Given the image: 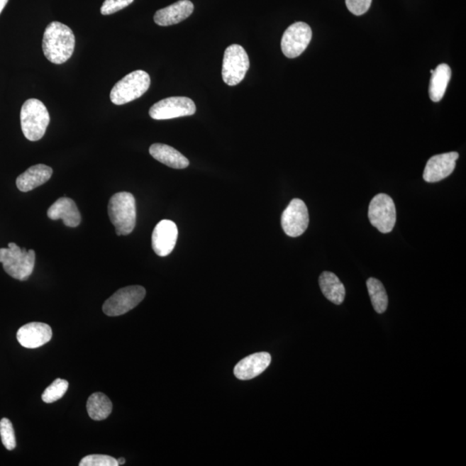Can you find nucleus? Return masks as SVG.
<instances>
[{
    "mask_svg": "<svg viewBox=\"0 0 466 466\" xmlns=\"http://www.w3.org/2000/svg\"><path fill=\"white\" fill-rule=\"evenodd\" d=\"M75 38L69 26L52 22L43 34V50L46 58L54 65H63L74 53Z\"/></svg>",
    "mask_w": 466,
    "mask_h": 466,
    "instance_id": "1",
    "label": "nucleus"
},
{
    "mask_svg": "<svg viewBox=\"0 0 466 466\" xmlns=\"http://www.w3.org/2000/svg\"><path fill=\"white\" fill-rule=\"evenodd\" d=\"M109 215L118 236L133 233L136 226V201L133 194L121 192L113 195L109 203Z\"/></svg>",
    "mask_w": 466,
    "mask_h": 466,
    "instance_id": "2",
    "label": "nucleus"
},
{
    "mask_svg": "<svg viewBox=\"0 0 466 466\" xmlns=\"http://www.w3.org/2000/svg\"><path fill=\"white\" fill-rule=\"evenodd\" d=\"M22 131L30 141H38L46 133L50 118L45 104L37 99H28L20 113Z\"/></svg>",
    "mask_w": 466,
    "mask_h": 466,
    "instance_id": "3",
    "label": "nucleus"
},
{
    "mask_svg": "<svg viewBox=\"0 0 466 466\" xmlns=\"http://www.w3.org/2000/svg\"><path fill=\"white\" fill-rule=\"evenodd\" d=\"M35 253L33 250L21 249L10 243L8 248L0 249V262L10 277L19 281H26L33 272Z\"/></svg>",
    "mask_w": 466,
    "mask_h": 466,
    "instance_id": "4",
    "label": "nucleus"
},
{
    "mask_svg": "<svg viewBox=\"0 0 466 466\" xmlns=\"http://www.w3.org/2000/svg\"><path fill=\"white\" fill-rule=\"evenodd\" d=\"M150 86V77L145 71L137 70L118 82L111 91V101L117 106L125 105L143 96Z\"/></svg>",
    "mask_w": 466,
    "mask_h": 466,
    "instance_id": "5",
    "label": "nucleus"
},
{
    "mask_svg": "<svg viewBox=\"0 0 466 466\" xmlns=\"http://www.w3.org/2000/svg\"><path fill=\"white\" fill-rule=\"evenodd\" d=\"M250 67L248 55L241 45H230L223 59L222 78L226 84L233 87L245 79Z\"/></svg>",
    "mask_w": 466,
    "mask_h": 466,
    "instance_id": "6",
    "label": "nucleus"
},
{
    "mask_svg": "<svg viewBox=\"0 0 466 466\" xmlns=\"http://www.w3.org/2000/svg\"><path fill=\"white\" fill-rule=\"evenodd\" d=\"M146 290L142 286H129L118 289L105 301L103 312L107 316H123L136 308L145 299Z\"/></svg>",
    "mask_w": 466,
    "mask_h": 466,
    "instance_id": "7",
    "label": "nucleus"
},
{
    "mask_svg": "<svg viewBox=\"0 0 466 466\" xmlns=\"http://www.w3.org/2000/svg\"><path fill=\"white\" fill-rule=\"evenodd\" d=\"M369 220L382 233L392 232L396 222L395 203L386 194L376 195L370 203Z\"/></svg>",
    "mask_w": 466,
    "mask_h": 466,
    "instance_id": "8",
    "label": "nucleus"
},
{
    "mask_svg": "<svg viewBox=\"0 0 466 466\" xmlns=\"http://www.w3.org/2000/svg\"><path fill=\"white\" fill-rule=\"evenodd\" d=\"M196 106L187 97H170L155 103L150 107V116L155 121H166L175 118L192 116Z\"/></svg>",
    "mask_w": 466,
    "mask_h": 466,
    "instance_id": "9",
    "label": "nucleus"
},
{
    "mask_svg": "<svg viewBox=\"0 0 466 466\" xmlns=\"http://www.w3.org/2000/svg\"><path fill=\"white\" fill-rule=\"evenodd\" d=\"M312 30L304 22H297L290 26L282 35L281 47L285 57L296 58L308 48L312 39Z\"/></svg>",
    "mask_w": 466,
    "mask_h": 466,
    "instance_id": "10",
    "label": "nucleus"
},
{
    "mask_svg": "<svg viewBox=\"0 0 466 466\" xmlns=\"http://www.w3.org/2000/svg\"><path fill=\"white\" fill-rule=\"evenodd\" d=\"M282 227L289 237L301 236L308 229L309 215L308 207L300 199H294L282 215Z\"/></svg>",
    "mask_w": 466,
    "mask_h": 466,
    "instance_id": "11",
    "label": "nucleus"
},
{
    "mask_svg": "<svg viewBox=\"0 0 466 466\" xmlns=\"http://www.w3.org/2000/svg\"><path fill=\"white\" fill-rule=\"evenodd\" d=\"M459 153H444L433 155L427 162L423 173L424 181L430 183L444 180L449 177L456 168V161Z\"/></svg>",
    "mask_w": 466,
    "mask_h": 466,
    "instance_id": "12",
    "label": "nucleus"
},
{
    "mask_svg": "<svg viewBox=\"0 0 466 466\" xmlns=\"http://www.w3.org/2000/svg\"><path fill=\"white\" fill-rule=\"evenodd\" d=\"M178 238V229L175 223L163 220L155 226L152 233V248L160 257L168 256L173 252Z\"/></svg>",
    "mask_w": 466,
    "mask_h": 466,
    "instance_id": "13",
    "label": "nucleus"
},
{
    "mask_svg": "<svg viewBox=\"0 0 466 466\" xmlns=\"http://www.w3.org/2000/svg\"><path fill=\"white\" fill-rule=\"evenodd\" d=\"M53 333L49 325L42 322H31L20 328L17 333L19 344L23 348L35 349L50 342Z\"/></svg>",
    "mask_w": 466,
    "mask_h": 466,
    "instance_id": "14",
    "label": "nucleus"
},
{
    "mask_svg": "<svg viewBox=\"0 0 466 466\" xmlns=\"http://www.w3.org/2000/svg\"><path fill=\"white\" fill-rule=\"evenodd\" d=\"M272 356L268 353L252 354L238 362L234 368V375L240 380H250L269 367Z\"/></svg>",
    "mask_w": 466,
    "mask_h": 466,
    "instance_id": "15",
    "label": "nucleus"
},
{
    "mask_svg": "<svg viewBox=\"0 0 466 466\" xmlns=\"http://www.w3.org/2000/svg\"><path fill=\"white\" fill-rule=\"evenodd\" d=\"M194 9V4L189 0H180L157 11L154 16V21L160 26L177 25L188 18L193 13Z\"/></svg>",
    "mask_w": 466,
    "mask_h": 466,
    "instance_id": "16",
    "label": "nucleus"
},
{
    "mask_svg": "<svg viewBox=\"0 0 466 466\" xmlns=\"http://www.w3.org/2000/svg\"><path fill=\"white\" fill-rule=\"evenodd\" d=\"M47 214L50 220H62L65 225L69 227H77L82 221L77 204L73 200L67 197L58 199L50 206Z\"/></svg>",
    "mask_w": 466,
    "mask_h": 466,
    "instance_id": "17",
    "label": "nucleus"
},
{
    "mask_svg": "<svg viewBox=\"0 0 466 466\" xmlns=\"http://www.w3.org/2000/svg\"><path fill=\"white\" fill-rule=\"evenodd\" d=\"M52 174L53 170L50 167L45 165H34L19 175L16 184L21 192H29L45 184L50 180Z\"/></svg>",
    "mask_w": 466,
    "mask_h": 466,
    "instance_id": "18",
    "label": "nucleus"
},
{
    "mask_svg": "<svg viewBox=\"0 0 466 466\" xmlns=\"http://www.w3.org/2000/svg\"><path fill=\"white\" fill-rule=\"evenodd\" d=\"M150 154L157 160L172 169H186L189 165V159L185 157L173 147L163 145V143H154L150 146Z\"/></svg>",
    "mask_w": 466,
    "mask_h": 466,
    "instance_id": "19",
    "label": "nucleus"
},
{
    "mask_svg": "<svg viewBox=\"0 0 466 466\" xmlns=\"http://www.w3.org/2000/svg\"><path fill=\"white\" fill-rule=\"evenodd\" d=\"M321 289L325 297L333 304L340 305L345 298V289L335 274L325 272L318 278Z\"/></svg>",
    "mask_w": 466,
    "mask_h": 466,
    "instance_id": "20",
    "label": "nucleus"
},
{
    "mask_svg": "<svg viewBox=\"0 0 466 466\" xmlns=\"http://www.w3.org/2000/svg\"><path fill=\"white\" fill-rule=\"evenodd\" d=\"M451 77V69L444 63L433 70L429 85V96L433 102H439L444 97Z\"/></svg>",
    "mask_w": 466,
    "mask_h": 466,
    "instance_id": "21",
    "label": "nucleus"
},
{
    "mask_svg": "<svg viewBox=\"0 0 466 466\" xmlns=\"http://www.w3.org/2000/svg\"><path fill=\"white\" fill-rule=\"evenodd\" d=\"M87 413L91 420H106L113 411V404L105 394L96 392L91 394L87 402Z\"/></svg>",
    "mask_w": 466,
    "mask_h": 466,
    "instance_id": "22",
    "label": "nucleus"
},
{
    "mask_svg": "<svg viewBox=\"0 0 466 466\" xmlns=\"http://www.w3.org/2000/svg\"><path fill=\"white\" fill-rule=\"evenodd\" d=\"M368 292L374 309L378 314H384L387 310L389 300L387 293L379 280L370 277L367 282Z\"/></svg>",
    "mask_w": 466,
    "mask_h": 466,
    "instance_id": "23",
    "label": "nucleus"
},
{
    "mask_svg": "<svg viewBox=\"0 0 466 466\" xmlns=\"http://www.w3.org/2000/svg\"><path fill=\"white\" fill-rule=\"evenodd\" d=\"M69 389V382L61 378H57L48 387L42 396V399L46 404L57 401L65 395Z\"/></svg>",
    "mask_w": 466,
    "mask_h": 466,
    "instance_id": "24",
    "label": "nucleus"
},
{
    "mask_svg": "<svg viewBox=\"0 0 466 466\" xmlns=\"http://www.w3.org/2000/svg\"><path fill=\"white\" fill-rule=\"evenodd\" d=\"M0 436H1L4 447L9 451L17 447L13 426L7 418H3L0 421Z\"/></svg>",
    "mask_w": 466,
    "mask_h": 466,
    "instance_id": "25",
    "label": "nucleus"
},
{
    "mask_svg": "<svg viewBox=\"0 0 466 466\" xmlns=\"http://www.w3.org/2000/svg\"><path fill=\"white\" fill-rule=\"evenodd\" d=\"M79 466H118V461L113 457L91 454L86 456L79 462Z\"/></svg>",
    "mask_w": 466,
    "mask_h": 466,
    "instance_id": "26",
    "label": "nucleus"
},
{
    "mask_svg": "<svg viewBox=\"0 0 466 466\" xmlns=\"http://www.w3.org/2000/svg\"><path fill=\"white\" fill-rule=\"evenodd\" d=\"M134 0H105L101 8L102 15H111L118 13L123 8L131 5Z\"/></svg>",
    "mask_w": 466,
    "mask_h": 466,
    "instance_id": "27",
    "label": "nucleus"
},
{
    "mask_svg": "<svg viewBox=\"0 0 466 466\" xmlns=\"http://www.w3.org/2000/svg\"><path fill=\"white\" fill-rule=\"evenodd\" d=\"M372 0H345L346 6L354 15L361 16L367 13Z\"/></svg>",
    "mask_w": 466,
    "mask_h": 466,
    "instance_id": "28",
    "label": "nucleus"
},
{
    "mask_svg": "<svg viewBox=\"0 0 466 466\" xmlns=\"http://www.w3.org/2000/svg\"><path fill=\"white\" fill-rule=\"evenodd\" d=\"M8 1L9 0H0V14H1L4 8L7 5Z\"/></svg>",
    "mask_w": 466,
    "mask_h": 466,
    "instance_id": "29",
    "label": "nucleus"
},
{
    "mask_svg": "<svg viewBox=\"0 0 466 466\" xmlns=\"http://www.w3.org/2000/svg\"><path fill=\"white\" fill-rule=\"evenodd\" d=\"M118 465H125L126 463V460L123 459V457H119V459L117 460Z\"/></svg>",
    "mask_w": 466,
    "mask_h": 466,
    "instance_id": "30",
    "label": "nucleus"
}]
</instances>
